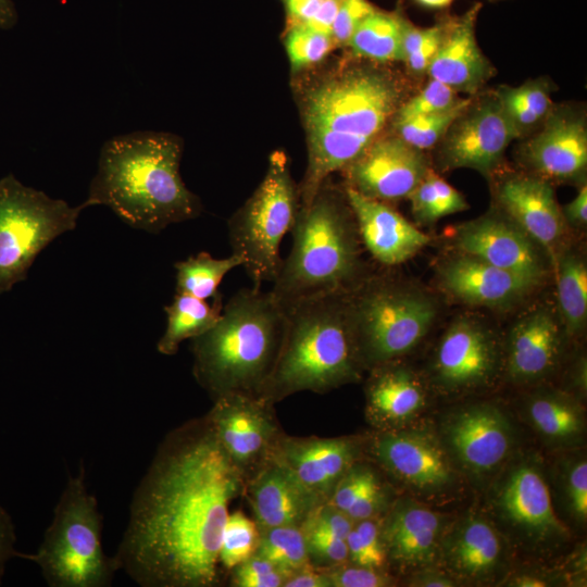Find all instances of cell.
I'll return each instance as SVG.
<instances>
[{
  "label": "cell",
  "mask_w": 587,
  "mask_h": 587,
  "mask_svg": "<svg viewBox=\"0 0 587 587\" xmlns=\"http://www.w3.org/2000/svg\"><path fill=\"white\" fill-rule=\"evenodd\" d=\"M246 480L207 414L172 429L134 491L118 571L141 587L220 586L222 536Z\"/></svg>",
  "instance_id": "obj_1"
},
{
  "label": "cell",
  "mask_w": 587,
  "mask_h": 587,
  "mask_svg": "<svg viewBox=\"0 0 587 587\" xmlns=\"http://www.w3.org/2000/svg\"><path fill=\"white\" fill-rule=\"evenodd\" d=\"M403 100V87L389 71L352 64L307 90L302 117L308 166L299 189L308 207L327 177L344 170L391 122Z\"/></svg>",
  "instance_id": "obj_2"
},
{
  "label": "cell",
  "mask_w": 587,
  "mask_h": 587,
  "mask_svg": "<svg viewBox=\"0 0 587 587\" xmlns=\"http://www.w3.org/2000/svg\"><path fill=\"white\" fill-rule=\"evenodd\" d=\"M183 142L158 132H134L107 140L90 183L87 207L105 205L127 225L160 233L200 215L199 198L179 173Z\"/></svg>",
  "instance_id": "obj_3"
},
{
  "label": "cell",
  "mask_w": 587,
  "mask_h": 587,
  "mask_svg": "<svg viewBox=\"0 0 587 587\" xmlns=\"http://www.w3.org/2000/svg\"><path fill=\"white\" fill-rule=\"evenodd\" d=\"M285 324V310L271 291L253 286L237 291L215 324L191 339L197 383L212 399L258 396L277 359Z\"/></svg>",
  "instance_id": "obj_4"
},
{
  "label": "cell",
  "mask_w": 587,
  "mask_h": 587,
  "mask_svg": "<svg viewBox=\"0 0 587 587\" xmlns=\"http://www.w3.org/2000/svg\"><path fill=\"white\" fill-rule=\"evenodd\" d=\"M346 295L314 297L284 309L279 352L258 396L275 404L300 391L325 394L361 378Z\"/></svg>",
  "instance_id": "obj_5"
},
{
  "label": "cell",
  "mask_w": 587,
  "mask_h": 587,
  "mask_svg": "<svg viewBox=\"0 0 587 587\" xmlns=\"http://www.w3.org/2000/svg\"><path fill=\"white\" fill-rule=\"evenodd\" d=\"M291 233V250L270 290L284 309L314 297L348 294L365 279L353 213L326 182L308 207H300Z\"/></svg>",
  "instance_id": "obj_6"
},
{
  "label": "cell",
  "mask_w": 587,
  "mask_h": 587,
  "mask_svg": "<svg viewBox=\"0 0 587 587\" xmlns=\"http://www.w3.org/2000/svg\"><path fill=\"white\" fill-rule=\"evenodd\" d=\"M102 530L103 517L80 463L67 477L39 547L18 557L34 562L49 587H110L118 569L104 552Z\"/></svg>",
  "instance_id": "obj_7"
},
{
  "label": "cell",
  "mask_w": 587,
  "mask_h": 587,
  "mask_svg": "<svg viewBox=\"0 0 587 587\" xmlns=\"http://www.w3.org/2000/svg\"><path fill=\"white\" fill-rule=\"evenodd\" d=\"M346 313L362 369L394 362L427 334L437 308L413 289L380 278H365L346 295Z\"/></svg>",
  "instance_id": "obj_8"
},
{
  "label": "cell",
  "mask_w": 587,
  "mask_h": 587,
  "mask_svg": "<svg viewBox=\"0 0 587 587\" xmlns=\"http://www.w3.org/2000/svg\"><path fill=\"white\" fill-rule=\"evenodd\" d=\"M299 198L286 154L274 151L261 184L228 222L232 253L242 259L255 288L273 283L280 270V242L295 226Z\"/></svg>",
  "instance_id": "obj_9"
},
{
  "label": "cell",
  "mask_w": 587,
  "mask_h": 587,
  "mask_svg": "<svg viewBox=\"0 0 587 587\" xmlns=\"http://www.w3.org/2000/svg\"><path fill=\"white\" fill-rule=\"evenodd\" d=\"M86 202L71 207L25 186L13 174L0 179V294L26 279L37 255L76 227Z\"/></svg>",
  "instance_id": "obj_10"
},
{
  "label": "cell",
  "mask_w": 587,
  "mask_h": 587,
  "mask_svg": "<svg viewBox=\"0 0 587 587\" xmlns=\"http://www.w3.org/2000/svg\"><path fill=\"white\" fill-rule=\"evenodd\" d=\"M516 138L495 91L477 93L439 141V162L445 170L464 167L489 175Z\"/></svg>",
  "instance_id": "obj_11"
},
{
  "label": "cell",
  "mask_w": 587,
  "mask_h": 587,
  "mask_svg": "<svg viewBox=\"0 0 587 587\" xmlns=\"http://www.w3.org/2000/svg\"><path fill=\"white\" fill-rule=\"evenodd\" d=\"M220 444L248 478L270 458L284 433L274 404L257 395L227 394L207 413Z\"/></svg>",
  "instance_id": "obj_12"
},
{
  "label": "cell",
  "mask_w": 587,
  "mask_h": 587,
  "mask_svg": "<svg viewBox=\"0 0 587 587\" xmlns=\"http://www.w3.org/2000/svg\"><path fill=\"white\" fill-rule=\"evenodd\" d=\"M364 452L399 482L421 491H441L454 478L445 450L424 432L377 430L365 439Z\"/></svg>",
  "instance_id": "obj_13"
},
{
  "label": "cell",
  "mask_w": 587,
  "mask_h": 587,
  "mask_svg": "<svg viewBox=\"0 0 587 587\" xmlns=\"http://www.w3.org/2000/svg\"><path fill=\"white\" fill-rule=\"evenodd\" d=\"M344 170L347 187L385 202L408 198L430 168L422 150L392 134L376 138Z\"/></svg>",
  "instance_id": "obj_14"
},
{
  "label": "cell",
  "mask_w": 587,
  "mask_h": 587,
  "mask_svg": "<svg viewBox=\"0 0 587 587\" xmlns=\"http://www.w3.org/2000/svg\"><path fill=\"white\" fill-rule=\"evenodd\" d=\"M521 154L523 161L546 180L583 177L587 166V123L583 110L554 107L526 140Z\"/></svg>",
  "instance_id": "obj_15"
},
{
  "label": "cell",
  "mask_w": 587,
  "mask_h": 587,
  "mask_svg": "<svg viewBox=\"0 0 587 587\" xmlns=\"http://www.w3.org/2000/svg\"><path fill=\"white\" fill-rule=\"evenodd\" d=\"M482 8V2H474L461 15L439 18L441 39L426 74L458 93H479L497 73L476 40V23Z\"/></svg>",
  "instance_id": "obj_16"
},
{
  "label": "cell",
  "mask_w": 587,
  "mask_h": 587,
  "mask_svg": "<svg viewBox=\"0 0 587 587\" xmlns=\"http://www.w3.org/2000/svg\"><path fill=\"white\" fill-rule=\"evenodd\" d=\"M497 344L490 332L470 317L457 319L444 334L434 373L439 386L462 391L486 385L498 365Z\"/></svg>",
  "instance_id": "obj_17"
},
{
  "label": "cell",
  "mask_w": 587,
  "mask_h": 587,
  "mask_svg": "<svg viewBox=\"0 0 587 587\" xmlns=\"http://www.w3.org/2000/svg\"><path fill=\"white\" fill-rule=\"evenodd\" d=\"M364 444V438L354 436L294 437L283 433L273 455L307 488L327 501L339 479L360 461Z\"/></svg>",
  "instance_id": "obj_18"
},
{
  "label": "cell",
  "mask_w": 587,
  "mask_h": 587,
  "mask_svg": "<svg viewBox=\"0 0 587 587\" xmlns=\"http://www.w3.org/2000/svg\"><path fill=\"white\" fill-rule=\"evenodd\" d=\"M496 505L500 516L530 540L547 542L567 536L554 512L545 477L530 462L520 463L508 473L498 489Z\"/></svg>",
  "instance_id": "obj_19"
},
{
  "label": "cell",
  "mask_w": 587,
  "mask_h": 587,
  "mask_svg": "<svg viewBox=\"0 0 587 587\" xmlns=\"http://www.w3.org/2000/svg\"><path fill=\"white\" fill-rule=\"evenodd\" d=\"M454 243L462 253L541 280L545 266L534 240L510 217L486 214L460 225Z\"/></svg>",
  "instance_id": "obj_20"
},
{
  "label": "cell",
  "mask_w": 587,
  "mask_h": 587,
  "mask_svg": "<svg viewBox=\"0 0 587 587\" xmlns=\"http://www.w3.org/2000/svg\"><path fill=\"white\" fill-rule=\"evenodd\" d=\"M243 496L259 529L301 527L315 508L325 502L273 454L248 476Z\"/></svg>",
  "instance_id": "obj_21"
},
{
  "label": "cell",
  "mask_w": 587,
  "mask_h": 587,
  "mask_svg": "<svg viewBox=\"0 0 587 587\" xmlns=\"http://www.w3.org/2000/svg\"><path fill=\"white\" fill-rule=\"evenodd\" d=\"M445 437L457 459L475 474L496 470L511 447L507 417L489 404H476L454 413L446 423Z\"/></svg>",
  "instance_id": "obj_22"
},
{
  "label": "cell",
  "mask_w": 587,
  "mask_h": 587,
  "mask_svg": "<svg viewBox=\"0 0 587 587\" xmlns=\"http://www.w3.org/2000/svg\"><path fill=\"white\" fill-rule=\"evenodd\" d=\"M379 520L387 562L425 566L439 555L445 517L411 499L396 500Z\"/></svg>",
  "instance_id": "obj_23"
},
{
  "label": "cell",
  "mask_w": 587,
  "mask_h": 587,
  "mask_svg": "<svg viewBox=\"0 0 587 587\" xmlns=\"http://www.w3.org/2000/svg\"><path fill=\"white\" fill-rule=\"evenodd\" d=\"M345 196L361 241L379 263H403L429 241L428 236L385 202L367 198L350 187H346Z\"/></svg>",
  "instance_id": "obj_24"
},
{
  "label": "cell",
  "mask_w": 587,
  "mask_h": 587,
  "mask_svg": "<svg viewBox=\"0 0 587 587\" xmlns=\"http://www.w3.org/2000/svg\"><path fill=\"white\" fill-rule=\"evenodd\" d=\"M440 282L453 297L476 305L503 308L530 294L540 280L462 253L440 267Z\"/></svg>",
  "instance_id": "obj_25"
},
{
  "label": "cell",
  "mask_w": 587,
  "mask_h": 587,
  "mask_svg": "<svg viewBox=\"0 0 587 587\" xmlns=\"http://www.w3.org/2000/svg\"><path fill=\"white\" fill-rule=\"evenodd\" d=\"M497 200L508 217L535 242L552 249L560 240L565 220L548 180L513 175L497 188Z\"/></svg>",
  "instance_id": "obj_26"
},
{
  "label": "cell",
  "mask_w": 587,
  "mask_h": 587,
  "mask_svg": "<svg viewBox=\"0 0 587 587\" xmlns=\"http://www.w3.org/2000/svg\"><path fill=\"white\" fill-rule=\"evenodd\" d=\"M560 350V329L553 314L538 308L512 327L507 353V371L512 380L524 383L545 376Z\"/></svg>",
  "instance_id": "obj_27"
},
{
  "label": "cell",
  "mask_w": 587,
  "mask_h": 587,
  "mask_svg": "<svg viewBox=\"0 0 587 587\" xmlns=\"http://www.w3.org/2000/svg\"><path fill=\"white\" fill-rule=\"evenodd\" d=\"M365 398L366 417L378 430L401 428L425 402L415 375L396 361L371 369Z\"/></svg>",
  "instance_id": "obj_28"
},
{
  "label": "cell",
  "mask_w": 587,
  "mask_h": 587,
  "mask_svg": "<svg viewBox=\"0 0 587 587\" xmlns=\"http://www.w3.org/2000/svg\"><path fill=\"white\" fill-rule=\"evenodd\" d=\"M503 547L496 529L484 519L471 515L442 537L439 555L459 576L483 579L492 575L502 561Z\"/></svg>",
  "instance_id": "obj_29"
},
{
  "label": "cell",
  "mask_w": 587,
  "mask_h": 587,
  "mask_svg": "<svg viewBox=\"0 0 587 587\" xmlns=\"http://www.w3.org/2000/svg\"><path fill=\"white\" fill-rule=\"evenodd\" d=\"M222 308L220 295L210 304L189 295L176 294L172 303L164 308L167 323L157 344L158 351L164 355H174L184 340L210 329L217 321Z\"/></svg>",
  "instance_id": "obj_30"
},
{
  "label": "cell",
  "mask_w": 587,
  "mask_h": 587,
  "mask_svg": "<svg viewBox=\"0 0 587 587\" xmlns=\"http://www.w3.org/2000/svg\"><path fill=\"white\" fill-rule=\"evenodd\" d=\"M402 16L400 8L392 12L375 9L348 42L352 54L378 63L402 61Z\"/></svg>",
  "instance_id": "obj_31"
},
{
  "label": "cell",
  "mask_w": 587,
  "mask_h": 587,
  "mask_svg": "<svg viewBox=\"0 0 587 587\" xmlns=\"http://www.w3.org/2000/svg\"><path fill=\"white\" fill-rule=\"evenodd\" d=\"M527 413L537 432L557 442L576 439L585 426L578 403L558 392L534 397L528 403Z\"/></svg>",
  "instance_id": "obj_32"
},
{
  "label": "cell",
  "mask_w": 587,
  "mask_h": 587,
  "mask_svg": "<svg viewBox=\"0 0 587 587\" xmlns=\"http://www.w3.org/2000/svg\"><path fill=\"white\" fill-rule=\"evenodd\" d=\"M243 261L232 253L227 258H213L200 252L175 263L176 294L189 295L207 300L218 296L217 288L225 275L233 268L242 266Z\"/></svg>",
  "instance_id": "obj_33"
},
{
  "label": "cell",
  "mask_w": 587,
  "mask_h": 587,
  "mask_svg": "<svg viewBox=\"0 0 587 587\" xmlns=\"http://www.w3.org/2000/svg\"><path fill=\"white\" fill-rule=\"evenodd\" d=\"M558 296L566 328L572 334L580 332L587 319V268L574 253H564L559 260Z\"/></svg>",
  "instance_id": "obj_34"
},
{
  "label": "cell",
  "mask_w": 587,
  "mask_h": 587,
  "mask_svg": "<svg viewBox=\"0 0 587 587\" xmlns=\"http://www.w3.org/2000/svg\"><path fill=\"white\" fill-rule=\"evenodd\" d=\"M255 554L271 562L285 579L298 571L312 566L305 538L299 526L260 529Z\"/></svg>",
  "instance_id": "obj_35"
},
{
  "label": "cell",
  "mask_w": 587,
  "mask_h": 587,
  "mask_svg": "<svg viewBox=\"0 0 587 587\" xmlns=\"http://www.w3.org/2000/svg\"><path fill=\"white\" fill-rule=\"evenodd\" d=\"M408 199L415 221L422 225L469 209L465 198L432 170L417 184Z\"/></svg>",
  "instance_id": "obj_36"
},
{
  "label": "cell",
  "mask_w": 587,
  "mask_h": 587,
  "mask_svg": "<svg viewBox=\"0 0 587 587\" xmlns=\"http://www.w3.org/2000/svg\"><path fill=\"white\" fill-rule=\"evenodd\" d=\"M471 99L472 96L463 98L460 103L442 112L392 121L395 134L419 150L433 148L441 140Z\"/></svg>",
  "instance_id": "obj_37"
},
{
  "label": "cell",
  "mask_w": 587,
  "mask_h": 587,
  "mask_svg": "<svg viewBox=\"0 0 587 587\" xmlns=\"http://www.w3.org/2000/svg\"><path fill=\"white\" fill-rule=\"evenodd\" d=\"M260 529L242 511L229 513L220 548L221 567L232 571L240 563L255 554Z\"/></svg>",
  "instance_id": "obj_38"
},
{
  "label": "cell",
  "mask_w": 587,
  "mask_h": 587,
  "mask_svg": "<svg viewBox=\"0 0 587 587\" xmlns=\"http://www.w3.org/2000/svg\"><path fill=\"white\" fill-rule=\"evenodd\" d=\"M336 46L332 35L309 25H290L285 47L292 70L321 62Z\"/></svg>",
  "instance_id": "obj_39"
},
{
  "label": "cell",
  "mask_w": 587,
  "mask_h": 587,
  "mask_svg": "<svg viewBox=\"0 0 587 587\" xmlns=\"http://www.w3.org/2000/svg\"><path fill=\"white\" fill-rule=\"evenodd\" d=\"M348 562L383 570L387 558L380 538L379 517L357 521L348 534Z\"/></svg>",
  "instance_id": "obj_40"
},
{
  "label": "cell",
  "mask_w": 587,
  "mask_h": 587,
  "mask_svg": "<svg viewBox=\"0 0 587 587\" xmlns=\"http://www.w3.org/2000/svg\"><path fill=\"white\" fill-rule=\"evenodd\" d=\"M462 100L463 98L447 85L429 79L421 91L407 101H402L391 121L442 112Z\"/></svg>",
  "instance_id": "obj_41"
},
{
  "label": "cell",
  "mask_w": 587,
  "mask_h": 587,
  "mask_svg": "<svg viewBox=\"0 0 587 587\" xmlns=\"http://www.w3.org/2000/svg\"><path fill=\"white\" fill-rule=\"evenodd\" d=\"M378 480L379 476L371 465L358 461L339 479L327 502L346 514L357 499Z\"/></svg>",
  "instance_id": "obj_42"
},
{
  "label": "cell",
  "mask_w": 587,
  "mask_h": 587,
  "mask_svg": "<svg viewBox=\"0 0 587 587\" xmlns=\"http://www.w3.org/2000/svg\"><path fill=\"white\" fill-rule=\"evenodd\" d=\"M285 576L267 560L253 554L232 570L234 587H283Z\"/></svg>",
  "instance_id": "obj_43"
},
{
  "label": "cell",
  "mask_w": 587,
  "mask_h": 587,
  "mask_svg": "<svg viewBox=\"0 0 587 587\" xmlns=\"http://www.w3.org/2000/svg\"><path fill=\"white\" fill-rule=\"evenodd\" d=\"M310 563L316 569H329L348 563L346 539L321 533H303Z\"/></svg>",
  "instance_id": "obj_44"
},
{
  "label": "cell",
  "mask_w": 587,
  "mask_h": 587,
  "mask_svg": "<svg viewBox=\"0 0 587 587\" xmlns=\"http://www.w3.org/2000/svg\"><path fill=\"white\" fill-rule=\"evenodd\" d=\"M330 587H387L391 586L392 578L383 570L347 565V563L324 569Z\"/></svg>",
  "instance_id": "obj_45"
},
{
  "label": "cell",
  "mask_w": 587,
  "mask_h": 587,
  "mask_svg": "<svg viewBox=\"0 0 587 587\" xmlns=\"http://www.w3.org/2000/svg\"><path fill=\"white\" fill-rule=\"evenodd\" d=\"M510 92L541 123L553 110L551 83L546 77L529 79L517 87L508 86Z\"/></svg>",
  "instance_id": "obj_46"
},
{
  "label": "cell",
  "mask_w": 587,
  "mask_h": 587,
  "mask_svg": "<svg viewBox=\"0 0 587 587\" xmlns=\"http://www.w3.org/2000/svg\"><path fill=\"white\" fill-rule=\"evenodd\" d=\"M375 9L367 0H341L330 32L336 46H347L360 23Z\"/></svg>",
  "instance_id": "obj_47"
},
{
  "label": "cell",
  "mask_w": 587,
  "mask_h": 587,
  "mask_svg": "<svg viewBox=\"0 0 587 587\" xmlns=\"http://www.w3.org/2000/svg\"><path fill=\"white\" fill-rule=\"evenodd\" d=\"M353 522L340 510L328 503H321L300 527L303 533H321L346 539Z\"/></svg>",
  "instance_id": "obj_48"
},
{
  "label": "cell",
  "mask_w": 587,
  "mask_h": 587,
  "mask_svg": "<svg viewBox=\"0 0 587 587\" xmlns=\"http://www.w3.org/2000/svg\"><path fill=\"white\" fill-rule=\"evenodd\" d=\"M566 494L573 514L585 521L587 516V463L580 460L567 474Z\"/></svg>",
  "instance_id": "obj_49"
},
{
  "label": "cell",
  "mask_w": 587,
  "mask_h": 587,
  "mask_svg": "<svg viewBox=\"0 0 587 587\" xmlns=\"http://www.w3.org/2000/svg\"><path fill=\"white\" fill-rule=\"evenodd\" d=\"M437 22L438 29L436 33L403 60L408 71L414 76H421L427 73L429 64L438 49L441 39L442 25L440 20Z\"/></svg>",
  "instance_id": "obj_50"
},
{
  "label": "cell",
  "mask_w": 587,
  "mask_h": 587,
  "mask_svg": "<svg viewBox=\"0 0 587 587\" xmlns=\"http://www.w3.org/2000/svg\"><path fill=\"white\" fill-rule=\"evenodd\" d=\"M15 527L10 514L0 504V584L10 559L18 557L15 550Z\"/></svg>",
  "instance_id": "obj_51"
},
{
  "label": "cell",
  "mask_w": 587,
  "mask_h": 587,
  "mask_svg": "<svg viewBox=\"0 0 587 587\" xmlns=\"http://www.w3.org/2000/svg\"><path fill=\"white\" fill-rule=\"evenodd\" d=\"M324 0H284L290 25H308L319 12Z\"/></svg>",
  "instance_id": "obj_52"
},
{
  "label": "cell",
  "mask_w": 587,
  "mask_h": 587,
  "mask_svg": "<svg viewBox=\"0 0 587 587\" xmlns=\"http://www.w3.org/2000/svg\"><path fill=\"white\" fill-rule=\"evenodd\" d=\"M283 587H330V583L324 570L310 566L288 576Z\"/></svg>",
  "instance_id": "obj_53"
},
{
  "label": "cell",
  "mask_w": 587,
  "mask_h": 587,
  "mask_svg": "<svg viewBox=\"0 0 587 587\" xmlns=\"http://www.w3.org/2000/svg\"><path fill=\"white\" fill-rule=\"evenodd\" d=\"M565 222L582 227L587 221V188L582 186L576 197L561 208Z\"/></svg>",
  "instance_id": "obj_54"
},
{
  "label": "cell",
  "mask_w": 587,
  "mask_h": 587,
  "mask_svg": "<svg viewBox=\"0 0 587 587\" xmlns=\"http://www.w3.org/2000/svg\"><path fill=\"white\" fill-rule=\"evenodd\" d=\"M454 582L442 573L424 571L410 580V586L420 587H451Z\"/></svg>",
  "instance_id": "obj_55"
},
{
  "label": "cell",
  "mask_w": 587,
  "mask_h": 587,
  "mask_svg": "<svg viewBox=\"0 0 587 587\" xmlns=\"http://www.w3.org/2000/svg\"><path fill=\"white\" fill-rule=\"evenodd\" d=\"M17 23V12L12 0H0V29L9 30Z\"/></svg>",
  "instance_id": "obj_56"
},
{
  "label": "cell",
  "mask_w": 587,
  "mask_h": 587,
  "mask_svg": "<svg viewBox=\"0 0 587 587\" xmlns=\"http://www.w3.org/2000/svg\"><path fill=\"white\" fill-rule=\"evenodd\" d=\"M510 585L516 587H544L547 586V582L530 575H520Z\"/></svg>",
  "instance_id": "obj_57"
},
{
  "label": "cell",
  "mask_w": 587,
  "mask_h": 587,
  "mask_svg": "<svg viewBox=\"0 0 587 587\" xmlns=\"http://www.w3.org/2000/svg\"><path fill=\"white\" fill-rule=\"evenodd\" d=\"M413 1L427 9L441 10L449 7L453 0H413Z\"/></svg>",
  "instance_id": "obj_58"
},
{
  "label": "cell",
  "mask_w": 587,
  "mask_h": 587,
  "mask_svg": "<svg viewBox=\"0 0 587 587\" xmlns=\"http://www.w3.org/2000/svg\"><path fill=\"white\" fill-rule=\"evenodd\" d=\"M489 2H500V1H504V0H488Z\"/></svg>",
  "instance_id": "obj_59"
}]
</instances>
